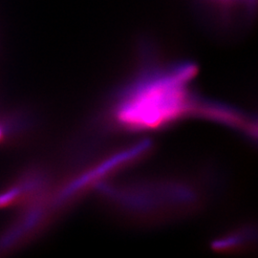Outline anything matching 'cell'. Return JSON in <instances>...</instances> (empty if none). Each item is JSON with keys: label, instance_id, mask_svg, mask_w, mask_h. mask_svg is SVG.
I'll list each match as a JSON object with an SVG mask.
<instances>
[{"label": "cell", "instance_id": "cell-3", "mask_svg": "<svg viewBox=\"0 0 258 258\" xmlns=\"http://www.w3.org/2000/svg\"><path fill=\"white\" fill-rule=\"evenodd\" d=\"M223 27L233 26L238 20L249 22L254 19L258 0H195Z\"/></svg>", "mask_w": 258, "mask_h": 258}, {"label": "cell", "instance_id": "cell-4", "mask_svg": "<svg viewBox=\"0 0 258 258\" xmlns=\"http://www.w3.org/2000/svg\"><path fill=\"white\" fill-rule=\"evenodd\" d=\"M256 239L255 226L244 222L226 229L215 236L212 248L224 253H245L255 249Z\"/></svg>", "mask_w": 258, "mask_h": 258}, {"label": "cell", "instance_id": "cell-2", "mask_svg": "<svg viewBox=\"0 0 258 258\" xmlns=\"http://www.w3.org/2000/svg\"><path fill=\"white\" fill-rule=\"evenodd\" d=\"M127 171L103 183L94 197L113 220L135 230L195 217L212 205L220 188L219 176L207 167L136 175Z\"/></svg>", "mask_w": 258, "mask_h": 258}, {"label": "cell", "instance_id": "cell-1", "mask_svg": "<svg viewBox=\"0 0 258 258\" xmlns=\"http://www.w3.org/2000/svg\"><path fill=\"white\" fill-rule=\"evenodd\" d=\"M199 67L192 59L165 55L144 37L133 62L106 94L89 124L109 138H148L189 120L229 129L250 144L256 142V120L249 112L205 97L197 89Z\"/></svg>", "mask_w": 258, "mask_h": 258}]
</instances>
